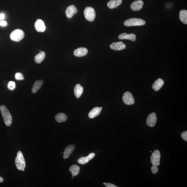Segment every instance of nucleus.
<instances>
[{"label": "nucleus", "mask_w": 187, "mask_h": 187, "mask_svg": "<svg viewBox=\"0 0 187 187\" xmlns=\"http://www.w3.org/2000/svg\"><path fill=\"white\" fill-rule=\"evenodd\" d=\"M0 111L6 125L10 126L12 123V118L8 109L5 106L1 105L0 107Z\"/></svg>", "instance_id": "1"}, {"label": "nucleus", "mask_w": 187, "mask_h": 187, "mask_svg": "<svg viewBox=\"0 0 187 187\" xmlns=\"http://www.w3.org/2000/svg\"><path fill=\"white\" fill-rule=\"evenodd\" d=\"M15 164L17 169L19 170L24 171L26 166L23 154L21 151H19L17 153L15 159Z\"/></svg>", "instance_id": "2"}, {"label": "nucleus", "mask_w": 187, "mask_h": 187, "mask_svg": "<svg viewBox=\"0 0 187 187\" xmlns=\"http://www.w3.org/2000/svg\"><path fill=\"white\" fill-rule=\"evenodd\" d=\"M145 22L144 20L141 18H131L125 21L124 24L126 26H132L144 25Z\"/></svg>", "instance_id": "3"}, {"label": "nucleus", "mask_w": 187, "mask_h": 187, "mask_svg": "<svg viewBox=\"0 0 187 187\" xmlns=\"http://www.w3.org/2000/svg\"><path fill=\"white\" fill-rule=\"evenodd\" d=\"M24 35L25 34L22 30L17 29L11 33L10 37L11 40L13 41L18 42L23 39Z\"/></svg>", "instance_id": "4"}, {"label": "nucleus", "mask_w": 187, "mask_h": 187, "mask_svg": "<svg viewBox=\"0 0 187 187\" xmlns=\"http://www.w3.org/2000/svg\"><path fill=\"white\" fill-rule=\"evenodd\" d=\"M84 15L87 20L92 22L95 20L96 17L95 11L92 7H86L84 11Z\"/></svg>", "instance_id": "5"}, {"label": "nucleus", "mask_w": 187, "mask_h": 187, "mask_svg": "<svg viewBox=\"0 0 187 187\" xmlns=\"http://www.w3.org/2000/svg\"><path fill=\"white\" fill-rule=\"evenodd\" d=\"M122 100L124 103L128 105H132L135 103V99L133 96L129 92H124Z\"/></svg>", "instance_id": "6"}, {"label": "nucleus", "mask_w": 187, "mask_h": 187, "mask_svg": "<svg viewBox=\"0 0 187 187\" xmlns=\"http://www.w3.org/2000/svg\"><path fill=\"white\" fill-rule=\"evenodd\" d=\"M160 154L159 151L155 150L151 157V162L153 165L158 166L160 164Z\"/></svg>", "instance_id": "7"}, {"label": "nucleus", "mask_w": 187, "mask_h": 187, "mask_svg": "<svg viewBox=\"0 0 187 187\" xmlns=\"http://www.w3.org/2000/svg\"><path fill=\"white\" fill-rule=\"evenodd\" d=\"M157 118L155 113L153 112L150 113L147 117L146 123L147 125L150 127H154L156 124Z\"/></svg>", "instance_id": "8"}, {"label": "nucleus", "mask_w": 187, "mask_h": 187, "mask_svg": "<svg viewBox=\"0 0 187 187\" xmlns=\"http://www.w3.org/2000/svg\"><path fill=\"white\" fill-rule=\"evenodd\" d=\"M78 12L77 9L73 5L69 6L67 7L66 11V14L68 18H71L74 14H76Z\"/></svg>", "instance_id": "9"}, {"label": "nucleus", "mask_w": 187, "mask_h": 187, "mask_svg": "<svg viewBox=\"0 0 187 187\" xmlns=\"http://www.w3.org/2000/svg\"><path fill=\"white\" fill-rule=\"evenodd\" d=\"M110 48L114 50L120 51L125 49L126 45L121 41L113 43L110 45Z\"/></svg>", "instance_id": "10"}, {"label": "nucleus", "mask_w": 187, "mask_h": 187, "mask_svg": "<svg viewBox=\"0 0 187 187\" xmlns=\"http://www.w3.org/2000/svg\"><path fill=\"white\" fill-rule=\"evenodd\" d=\"M35 28L37 32H43L46 30V27L44 22L42 20H37L35 24Z\"/></svg>", "instance_id": "11"}, {"label": "nucleus", "mask_w": 187, "mask_h": 187, "mask_svg": "<svg viewBox=\"0 0 187 187\" xmlns=\"http://www.w3.org/2000/svg\"><path fill=\"white\" fill-rule=\"evenodd\" d=\"M143 1L142 0L134 1L131 4V8L133 11H139L143 8Z\"/></svg>", "instance_id": "12"}, {"label": "nucleus", "mask_w": 187, "mask_h": 187, "mask_svg": "<svg viewBox=\"0 0 187 187\" xmlns=\"http://www.w3.org/2000/svg\"><path fill=\"white\" fill-rule=\"evenodd\" d=\"M75 146L73 145H68L65 149L63 154V158L65 159H66L69 157L74 150Z\"/></svg>", "instance_id": "13"}, {"label": "nucleus", "mask_w": 187, "mask_h": 187, "mask_svg": "<svg viewBox=\"0 0 187 187\" xmlns=\"http://www.w3.org/2000/svg\"><path fill=\"white\" fill-rule=\"evenodd\" d=\"M102 109V107H96L92 109L90 111L88 114V117L90 119H93L95 117L99 116L101 112Z\"/></svg>", "instance_id": "14"}, {"label": "nucleus", "mask_w": 187, "mask_h": 187, "mask_svg": "<svg viewBox=\"0 0 187 187\" xmlns=\"http://www.w3.org/2000/svg\"><path fill=\"white\" fill-rule=\"evenodd\" d=\"M88 51L86 48H79L75 50L73 52L74 55L77 57H82L88 54Z\"/></svg>", "instance_id": "15"}, {"label": "nucleus", "mask_w": 187, "mask_h": 187, "mask_svg": "<svg viewBox=\"0 0 187 187\" xmlns=\"http://www.w3.org/2000/svg\"><path fill=\"white\" fill-rule=\"evenodd\" d=\"M119 39L120 40L128 39L133 41H135L136 40V35L133 33L130 34L128 35L126 33H124L120 34L119 35Z\"/></svg>", "instance_id": "16"}, {"label": "nucleus", "mask_w": 187, "mask_h": 187, "mask_svg": "<svg viewBox=\"0 0 187 187\" xmlns=\"http://www.w3.org/2000/svg\"><path fill=\"white\" fill-rule=\"evenodd\" d=\"M164 81L162 79L159 78L155 81L152 86V88L155 91H158L164 85Z\"/></svg>", "instance_id": "17"}, {"label": "nucleus", "mask_w": 187, "mask_h": 187, "mask_svg": "<svg viewBox=\"0 0 187 187\" xmlns=\"http://www.w3.org/2000/svg\"><path fill=\"white\" fill-rule=\"evenodd\" d=\"M95 156V154L94 153H91L86 157H83L79 159L78 160V162L79 164H84L87 163L88 162L94 158Z\"/></svg>", "instance_id": "18"}, {"label": "nucleus", "mask_w": 187, "mask_h": 187, "mask_svg": "<svg viewBox=\"0 0 187 187\" xmlns=\"http://www.w3.org/2000/svg\"><path fill=\"white\" fill-rule=\"evenodd\" d=\"M122 2V0H111L107 3V6L109 8H114L121 4Z\"/></svg>", "instance_id": "19"}, {"label": "nucleus", "mask_w": 187, "mask_h": 187, "mask_svg": "<svg viewBox=\"0 0 187 187\" xmlns=\"http://www.w3.org/2000/svg\"><path fill=\"white\" fill-rule=\"evenodd\" d=\"M43 84V82L42 80H38L36 81L33 85L32 92L33 93H35L37 92Z\"/></svg>", "instance_id": "20"}, {"label": "nucleus", "mask_w": 187, "mask_h": 187, "mask_svg": "<svg viewBox=\"0 0 187 187\" xmlns=\"http://www.w3.org/2000/svg\"><path fill=\"white\" fill-rule=\"evenodd\" d=\"M83 92V88L80 84H77L75 86L74 89L75 95L77 98H79Z\"/></svg>", "instance_id": "21"}, {"label": "nucleus", "mask_w": 187, "mask_h": 187, "mask_svg": "<svg viewBox=\"0 0 187 187\" xmlns=\"http://www.w3.org/2000/svg\"><path fill=\"white\" fill-rule=\"evenodd\" d=\"M55 119L58 122L62 123L65 122L67 120V117L65 113H59L56 115Z\"/></svg>", "instance_id": "22"}, {"label": "nucleus", "mask_w": 187, "mask_h": 187, "mask_svg": "<svg viewBox=\"0 0 187 187\" xmlns=\"http://www.w3.org/2000/svg\"><path fill=\"white\" fill-rule=\"evenodd\" d=\"M179 19L183 23L187 24V11L183 9L180 11L179 15Z\"/></svg>", "instance_id": "23"}, {"label": "nucleus", "mask_w": 187, "mask_h": 187, "mask_svg": "<svg viewBox=\"0 0 187 187\" xmlns=\"http://www.w3.org/2000/svg\"><path fill=\"white\" fill-rule=\"evenodd\" d=\"M46 54L44 52H41L36 55L35 58V61L37 64H40L44 59Z\"/></svg>", "instance_id": "24"}, {"label": "nucleus", "mask_w": 187, "mask_h": 187, "mask_svg": "<svg viewBox=\"0 0 187 187\" xmlns=\"http://www.w3.org/2000/svg\"><path fill=\"white\" fill-rule=\"evenodd\" d=\"M69 171L71 173V175L73 176H76L79 174L80 171V167L78 165H73L70 168Z\"/></svg>", "instance_id": "25"}, {"label": "nucleus", "mask_w": 187, "mask_h": 187, "mask_svg": "<svg viewBox=\"0 0 187 187\" xmlns=\"http://www.w3.org/2000/svg\"><path fill=\"white\" fill-rule=\"evenodd\" d=\"M7 87L9 90H13L16 88V83L12 81H10L9 82Z\"/></svg>", "instance_id": "26"}, {"label": "nucleus", "mask_w": 187, "mask_h": 187, "mask_svg": "<svg viewBox=\"0 0 187 187\" xmlns=\"http://www.w3.org/2000/svg\"><path fill=\"white\" fill-rule=\"evenodd\" d=\"M15 78L17 80H23L24 79V78L22 73H18L15 75Z\"/></svg>", "instance_id": "27"}, {"label": "nucleus", "mask_w": 187, "mask_h": 187, "mask_svg": "<svg viewBox=\"0 0 187 187\" xmlns=\"http://www.w3.org/2000/svg\"><path fill=\"white\" fill-rule=\"evenodd\" d=\"M151 170H152V172L153 174H155L157 173L158 171L157 166L153 165V166L151 168Z\"/></svg>", "instance_id": "28"}, {"label": "nucleus", "mask_w": 187, "mask_h": 187, "mask_svg": "<svg viewBox=\"0 0 187 187\" xmlns=\"http://www.w3.org/2000/svg\"><path fill=\"white\" fill-rule=\"evenodd\" d=\"M181 137L186 141H187V131H184L181 133Z\"/></svg>", "instance_id": "29"}, {"label": "nucleus", "mask_w": 187, "mask_h": 187, "mask_svg": "<svg viewBox=\"0 0 187 187\" xmlns=\"http://www.w3.org/2000/svg\"><path fill=\"white\" fill-rule=\"evenodd\" d=\"M105 187H118L117 186L114 184H111L110 183H107L105 185Z\"/></svg>", "instance_id": "30"}, {"label": "nucleus", "mask_w": 187, "mask_h": 187, "mask_svg": "<svg viewBox=\"0 0 187 187\" xmlns=\"http://www.w3.org/2000/svg\"><path fill=\"white\" fill-rule=\"evenodd\" d=\"M0 25L1 26H6L7 25V23L4 20L1 21H0Z\"/></svg>", "instance_id": "31"}, {"label": "nucleus", "mask_w": 187, "mask_h": 187, "mask_svg": "<svg viewBox=\"0 0 187 187\" xmlns=\"http://www.w3.org/2000/svg\"><path fill=\"white\" fill-rule=\"evenodd\" d=\"M5 18V15L4 14H0V20L3 19Z\"/></svg>", "instance_id": "32"}, {"label": "nucleus", "mask_w": 187, "mask_h": 187, "mask_svg": "<svg viewBox=\"0 0 187 187\" xmlns=\"http://www.w3.org/2000/svg\"><path fill=\"white\" fill-rule=\"evenodd\" d=\"M4 181V179L1 176H0V183H2Z\"/></svg>", "instance_id": "33"}, {"label": "nucleus", "mask_w": 187, "mask_h": 187, "mask_svg": "<svg viewBox=\"0 0 187 187\" xmlns=\"http://www.w3.org/2000/svg\"><path fill=\"white\" fill-rule=\"evenodd\" d=\"M106 184V183H103V184H104V185H105Z\"/></svg>", "instance_id": "34"}]
</instances>
